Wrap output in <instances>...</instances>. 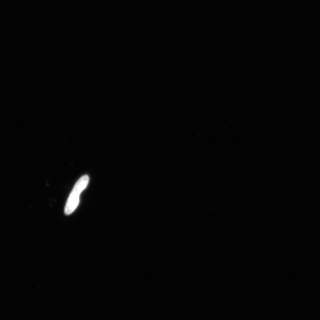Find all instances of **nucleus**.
Listing matches in <instances>:
<instances>
[{
  "instance_id": "nucleus-1",
  "label": "nucleus",
  "mask_w": 320,
  "mask_h": 320,
  "mask_svg": "<svg viewBox=\"0 0 320 320\" xmlns=\"http://www.w3.org/2000/svg\"><path fill=\"white\" fill-rule=\"evenodd\" d=\"M89 182V178L87 175L82 176L75 184L73 191L68 198L65 208V214L70 215L73 213L80 202L81 193L87 187Z\"/></svg>"
}]
</instances>
